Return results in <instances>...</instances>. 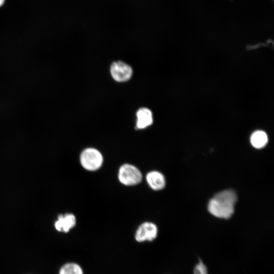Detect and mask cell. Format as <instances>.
<instances>
[{"label": "cell", "mask_w": 274, "mask_h": 274, "mask_svg": "<svg viewBox=\"0 0 274 274\" xmlns=\"http://www.w3.org/2000/svg\"><path fill=\"white\" fill-rule=\"evenodd\" d=\"M237 196L232 190H226L217 193L210 200L208 210L213 216L223 219H229L234 213V207Z\"/></svg>", "instance_id": "obj_1"}, {"label": "cell", "mask_w": 274, "mask_h": 274, "mask_svg": "<svg viewBox=\"0 0 274 274\" xmlns=\"http://www.w3.org/2000/svg\"><path fill=\"white\" fill-rule=\"evenodd\" d=\"M194 274H208L206 266L201 261H200L195 266Z\"/></svg>", "instance_id": "obj_11"}, {"label": "cell", "mask_w": 274, "mask_h": 274, "mask_svg": "<svg viewBox=\"0 0 274 274\" xmlns=\"http://www.w3.org/2000/svg\"><path fill=\"white\" fill-rule=\"evenodd\" d=\"M136 128L144 129L151 125L153 123V116L151 111L146 108L140 109L136 113Z\"/></svg>", "instance_id": "obj_8"}, {"label": "cell", "mask_w": 274, "mask_h": 274, "mask_svg": "<svg viewBox=\"0 0 274 274\" xmlns=\"http://www.w3.org/2000/svg\"><path fill=\"white\" fill-rule=\"evenodd\" d=\"M250 142L254 148L261 149L264 147L267 144L268 137L264 131L257 130L252 134Z\"/></svg>", "instance_id": "obj_9"}, {"label": "cell", "mask_w": 274, "mask_h": 274, "mask_svg": "<svg viewBox=\"0 0 274 274\" xmlns=\"http://www.w3.org/2000/svg\"><path fill=\"white\" fill-rule=\"evenodd\" d=\"M59 274H83L81 266L75 263H68L62 266Z\"/></svg>", "instance_id": "obj_10"}, {"label": "cell", "mask_w": 274, "mask_h": 274, "mask_svg": "<svg viewBox=\"0 0 274 274\" xmlns=\"http://www.w3.org/2000/svg\"><path fill=\"white\" fill-rule=\"evenodd\" d=\"M75 216L72 214L60 215L55 223V227L57 230L66 233L76 225Z\"/></svg>", "instance_id": "obj_6"}, {"label": "cell", "mask_w": 274, "mask_h": 274, "mask_svg": "<svg viewBox=\"0 0 274 274\" xmlns=\"http://www.w3.org/2000/svg\"><path fill=\"white\" fill-rule=\"evenodd\" d=\"M146 181L149 186L154 190L162 189L165 185L164 176L157 171H151L146 175Z\"/></svg>", "instance_id": "obj_7"}, {"label": "cell", "mask_w": 274, "mask_h": 274, "mask_svg": "<svg viewBox=\"0 0 274 274\" xmlns=\"http://www.w3.org/2000/svg\"><path fill=\"white\" fill-rule=\"evenodd\" d=\"M158 230L155 224L152 222H146L138 227L135 239L138 242L152 241L157 235Z\"/></svg>", "instance_id": "obj_5"}, {"label": "cell", "mask_w": 274, "mask_h": 274, "mask_svg": "<svg viewBox=\"0 0 274 274\" xmlns=\"http://www.w3.org/2000/svg\"><path fill=\"white\" fill-rule=\"evenodd\" d=\"M5 1V0H0V7L4 5Z\"/></svg>", "instance_id": "obj_12"}, {"label": "cell", "mask_w": 274, "mask_h": 274, "mask_svg": "<svg viewBox=\"0 0 274 274\" xmlns=\"http://www.w3.org/2000/svg\"><path fill=\"white\" fill-rule=\"evenodd\" d=\"M111 74L113 78L119 82L128 80L132 74L130 66L121 61L114 62L110 68Z\"/></svg>", "instance_id": "obj_4"}, {"label": "cell", "mask_w": 274, "mask_h": 274, "mask_svg": "<svg viewBox=\"0 0 274 274\" xmlns=\"http://www.w3.org/2000/svg\"><path fill=\"white\" fill-rule=\"evenodd\" d=\"M119 181L126 186H133L139 184L142 180L140 170L135 166L124 164L119 168L118 172Z\"/></svg>", "instance_id": "obj_3"}, {"label": "cell", "mask_w": 274, "mask_h": 274, "mask_svg": "<svg viewBox=\"0 0 274 274\" xmlns=\"http://www.w3.org/2000/svg\"><path fill=\"white\" fill-rule=\"evenodd\" d=\"M80 160L82 166L89 171L98 169L103 163V157L100 152L92 148L84 150L80 155Z\"/></svg>", "instance_id": "obj_2"}]
</instances>
